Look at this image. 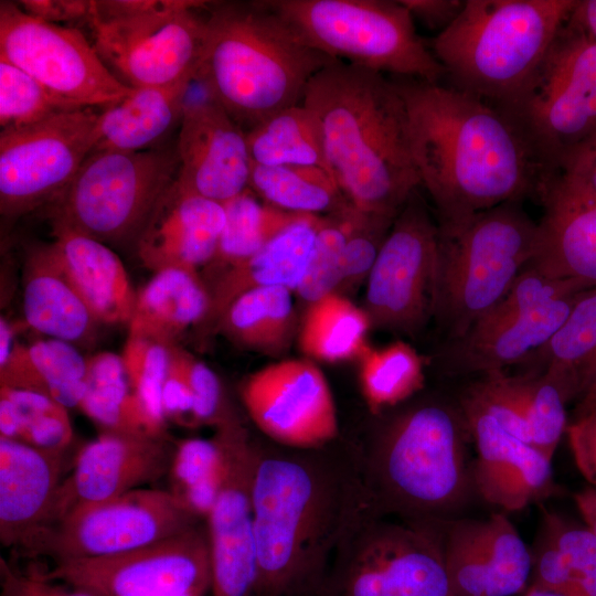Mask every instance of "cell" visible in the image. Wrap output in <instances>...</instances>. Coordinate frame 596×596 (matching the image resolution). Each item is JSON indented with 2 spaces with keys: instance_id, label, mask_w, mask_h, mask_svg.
I'll list each match as a JSON object with an SVG mask.
<instances>
[{
  "instance_id": "83f0119b",
  "label": "cell",
  "mask_w": 596,
  "mask_h": 596,
  "mask_svg": "<svg viewBox=\"0 0 596 596\" xmlns=\"http://www.w3.org/2000/svg\"><path fill=\"white\" fill-rule=\"evenodd\" d=\"M322 216L304 215L258 252L231 267L207 288L205 328H215L228 306L249 290L283 286L295 292L307 269Z\"/></svg>"
},
{
  "instance_id": "8fae6325",
  "label": "cell",
  "mask_w": 596,
  "mask_h": 596,
  "mask_svg": "<svg viewBox=\"0 0 596 596\" xmlns=\"http://www.w3.org/2000/svg\"><path fill=\"white\" fill-rule=\"evenodd\" d=\"M550 177L596 134V40L571 17L521 95L507 108Z\"/></svg>"
},
{
  "instance_id": "d6986e66",
  "label": "cell",
  "mask_w": 596,
  "mask_h": 596,
  "mask_svg": "<svg viewBox=\"0 0 596 596\" xmlns=\"http://www.w3.org/2000/svg\"><path fill=\"white\" fill-rule=\"evenodd\" d=\"M175 148L177 181L185 190L223 204L248 188L245 131L196 81L184 99Z\"/></svg>"
},
{
  "instance_id": "6f0895ef",
  "label": "cell",
  "mask_w": 596,
  "mask_h": 596,
  "mask_svg": "<svg viewBox=\"0 0 596 596\" xmlns=\"http://www.w3.org/2000/svg\"><path fill=\"white\" fill-rule=\"evenodd\" d=\"M414 21L438 33L447 29L461 12L465 0H401ZM437 33V34H438Z\"/></svg>"
},
{
  "instance_id": "7c38bea8",
  "label": "cell",
  "mask_w": 596,
  "mask_h": 596,
  "mask_svg": "<svg viewBox=\"0 0 596 596\" xmlns=\"http://www.w3.org/2000/svg\"><path fill=\"white\" fill-rule=\"evenodd\" d=\"M177 148L92 151L64 192L49 205L52 223L102 243L140 234L158 200L177 178Z\"/></svg>"
},
{
  "instance_id": "277c9868",
  "label": "cell",
  "mask_w": 596,
  "mask_h": 596,
  "mask_svg": "<svg viewBox=\"0 0 596 596\" xmlns=\"http://www.w3.org/2000/svg\"><path fill=\"white\" fill-rule=\"evenodd\" d=\"M392 411L353 445L368 512L434 525L451 520L473 489L461 408L426 397Z\"/></svg>"
},
{
  "instance_id": "ab89813d",
  "label": "cell",
  "mask_w": 596,
  "mask_h": 596,
  "mask_svg": "<svg viewBox=\"0 0 596 596\" xmlns=\"http://www.w3.org/2000/svg\"><path fill=\"white\" fill-rule=\"evenodd\" d=\"M223 207L225 224L214 257L204 267L210 285L227 269L258 252L288 225L307 215L276 209L263 202L249 188L223 203Z\"/></svg>"
},
{
  "instance_id": "f6af8a7d",
  "label": "cell",
  "mask_w": 596,
  "mask_h": 596,
  "mask_svg": "<svg viewBox=\"0 0 596 596\" xmlns=\"http://www.w3.org/2000/svg\"><path fill=\"white\" fill-rule=\"evenodd\" d=\"M523 404L531 445L552 460L566 432V400L543 373L528 372L513 376Z\"/></svg>"
},
{
  "instance_id": "4fadbf2b",
  "label": "cell",
  "mask_w": 596,
  "mask_h": 596,
  "mask_svg": "<svg viewBox=\"0 0 596 596\" xmlns=\"http://www.w3.org/2000/svg\"><path fill=\"white\" fill-rule=\"evenodd\" d=\"M201 522L169 490L138 488L68 514L17 552L54 563L103 557L161 542Z\"/></svg>"
},
{
  "instance_id": "ac0fdd59",
  "label": "cell",
  "mask_w": 596,
  "mask_h": 596,
  "mask_svg": "<svg viewBox=\"0 0 596 596\" xmlns=\"http://www.w3.org/2000/svg\"><path fill=\"white\" fill-rule=\"evenodd\" d=\"M238 393L249 419L277 445L311 449L340 437L330 385L308 358L281 360L258 369L241 382Z\"/></svg>"
},
{
  "instance_id": "7a4b0ae2",
  "label": "cell",
  "mask_w": 596,
  "mask_h": 596,
  "mask_svg": "<svg viewBox=\"0 0 596 596\" xmlns=\"http://www.w3.org/2000/svg\"><path fill=\"white\" fill-rule=\"evenodd\" d=\"M393 81L406 105L415 167L438 225L507 202L540 201L552 178L507 113L440 82Z\"/></svg>"
},
{
  "instance_id": "836d02e7",
  "label": "cell",
  "mask_w": 596,
  "mask_h": 596,
  "mask_svg": "<svg viewBox=\"0 0 596 596\" xmlns=\"http://www.w3.org/2000/svg\"><path fill=\"white\" fill-rule=\"evenodd\" d=\"M87 359L72 343L53 338L17 341L0 366V385L43 393L66 408H78L87 389Z\"/></svg>"
},
{
  "instance_id": "f546056e",
  "label": "cell",
  "mask_w": 596,
  "mask_h": 596,
  "mask_svg": "<svg viewBox=\"0 0 596 596\" xmlns=\"http://www.w3.org/2000/svg\"><path fill=\"white\" fill-rule=\"evenodd\" d=\"M52 249L102 324H128L136 294L120 258L104 243L52 223Z\"/></svg>"
},
{
  "instance_id": "9c48e42d",
  "label": "cell",
  "mask_w": 596,
  "mask_h": 596,
  "mask_svg": "<svg viewBox=\"0 0 596 596\" xmlns=\"http://www.w3.org/2000/svg\"><path fill=\"white\" fill-rule=\"evenodd\" d=\"M304 39L331 58L396 77L438 83L446 76L393 0H268Z\"/></svg>"
},
{
  "instance_id": "3957f363",
  "label": "cell",
  "mask_w": 596,
  "mask_h": 596,
  "mask_svg": "<svg viewBox=\"0 0 596 596\" xmlns=\"http://www.w3.org/2000/svg\"><path fill=\"white\" fill-rule=\"evenodd\" d=\"M328 171L355 211L395 219L421 188L405 102L380 72L336 61L309 82Z\"/></svg>"
},
{
  "instance_id": "7bdbcfd3",
  "label": "cell",
  "mask_w": 596,
  "mask_h": 596,
  "mask_svg": "<svg viewBox=\"0 0 596 596\" xmlns=\"http://www.w3.org/2000/svg\"><path fill=\"white\" fill-rule=\"evenodd\" d=\"M17 415L18 440L35 448L63 455L73 440L67 408L52 397L23 389L0 385Z\"/></svg>"
},
{
  "instance_id": "8992f818",
  "label": "cell",
  "mask_w": 596,
  "mask_h": 596,
  "mask_svg": "<svg viewBox=\"0 0 596 596\" xmlns=\"http://www.w3.org/2000/svg\"><path fill=\"white\" fill-rule=\"evenodd\" d=\"M578 0H465L432 43L450 86L504 109L523 92Z\"/></svg>"
},
{
  "instance_id": "8d00e7d4",
  "label": "cell",
  "mask_w": 596,
  "mask_h": 596,
  "mask_svg": "<svg viewBox=\"0 0 596 596\" xmlns=\"http://www.w3.org/2000/svg\"><path fill=\"white\" fill-rule=\"evenodd\" d=\"M241 425L244 423L216 429L210 438L174 441L169 491L199 520H206L219 498L227 472L231 437Z\"/></svg>"
},
{
  "instance_id": "d590c367",
  "label": "cell",
  "mask_w": 596,
  "mask_h": 596,
  "mask_svg": "<svg viewBox=\"0 0 596 596\" xmlns=\"http://www.w3.org/2000/svg\"><path fill=\"white\" fill-rule=\"evenodd\" d=\"M292 294L283 286L244 292L228 306L214 329L236 345L280 355L288 350L297 332Z\"/></svg>"
},
{
  "instance_id": "ba28073f",
  "label": "cell",
  "mask_w": 596,
  "mask_h": 596,
  "mask_svg": "<svg viewBox=\"0 0 596 596\" xmlns=\"http://www.w3.org/2000/svg\"><path fill=\"white\" fill-rule=\"evenodd\" d=\"M210 1H93L91 43L110 73L131 88L195 78Z\"/></svg>"
},
{
  "instance_id": "681fc988",
  "label": "cell",
  "mask_w": 596,
  "mask_h": 596,
  "mask_svg": "<svg viewBox=\"0 0 596 596\" xmlns=\"http://www.w3.org/2000/svg\"><path fill=\"white\" fill-rule=\"evenodd\" d=\"M170 347L153 339L128 334L120 354L132 392L162 425L167 421L161 394L169 366Z\"/></svg>"
},
{
  "instance_id": "ee69618b",
  "label": "cell",
  "mask_w": 596,
  "mask_h": 596,
  "mask_svg": "<svg viewBox=\"0 0 596 596\" xmlns=\"http://www.w3.org/2000/svg\"><path fill=\"white\" fill-rule=\"evenodd\" d=\"M78 107L49 91L31 75L0 58L1 130L30 126Z\"/></svg>"
},
{
  "instance_id": "5b68a950",
  "label": "cell",
  "mask_w": 596,
  "mask_h": 596,
  "mask_svg": "<svg viewBox=\"0 0 596 596\" xmlns=\"http://www.w3.org/2000/svg\"><path fill=\"white\" fill-rule=\"evenodd\" d=\"M196 81L244 129L302 103L338 61L310 45L268 0L209 2Z\"/></svg>"
},
{
  "instance_id": "60d3db41",
  "label": "cell",
  "mask_w": 596,
  "mask_h": 596,
  "mask_svg": "<svg viewBox=\"0 0 596 596\" xmlns=\"http://www.w3.org/2000/svg\"><path fill=\"white\" fill-rule=\"evenodd\" d=\"M245 135L252 164L310 166L328 171L318 123L302 103L273 114Z\"/></svg>"
},
{
  "instance_id": "6125c7cd",
  "label": "cell",
  "mask_w": 596,
  "mask_h": 596,
  "mask_svg": "<svg viewBox=\"0 0 596 596\" xmlns=\"http://www.w3.org/2000/svg\"><path fill=\"white\" fill-rule=\"evenodd\" d=\"M594 411H596V379L577 401L574 419L583 417Z\"/></svg>"
},
{
  "instance_id": "f5cc1de1",
  "label": "cell",
  "mask_w": 596,
  "mask_h": 596,
  "mask_svg": "<svg viewBox=\"0 0 596 596\" xmlns=\"http://www.w3.org/2000/svg\"><path fill=\"white\" fill-rule=\"evenodd\" d=\"M161 404L166 421L180 426L195 427L193 396L178 352V344L170 347V360L162 387Z\"/></svg>"
},
{
  "instance_id": "484cf974",
  "label": "cell",
  "mask_w": 596,
  "mask_h": 596,
  "mask_svg": "<svg viewBox=\"0 0 596 596\" xmlns=\"http://www.w3.org/2000/svg\"><path fill=\"white\" fill-rule=\"evenodd\" d=\"M62 457L0 437V542L18 550L49 523Z\"/></svg>"
},
{
  "instance_id": "f35d334b",
  "label": "cell",
  "mask_w": 596,
  "mask_h": 596,
  "mask_svg": "<svg viewBox=\"0 0 596 596\" xmlns=\"http://www.w3.org/2000/svg\"><path fill=\"white\" fill-rule=\"evenodd\" d=\"M248 188L263 202L290 213L326 216L351 206L333 177L319 167L252 164Z\"/></svg>"
},
{
  "instance_id": "c3c4849f",
  "label": "cell",
  "mask_w": 596,
  "mask_h": 596,
  "mask_svg": "<svg viewBox=\"0 0 596 596\" xmlns=\"http://www.w3.org/2000/svg\"><path fill=\"white\" fill-rule=\"evenodd\" d=\"M342 257L341 280L337 294L347 296L366 281L395 219L365 214L349 207Z\"/></svg>"
},
{
  "instance_id": "52a82bcc",
  "label": "cell",
  "mask_w": 596,
  "mask_h": 596,
  "mask_svg": "<svg viewBox=\"0 0 596 596\" xmlns=\"http://www.w3.org/2000/svg\"><path fill=\"white\" fill-rule=\"evenodd\" d=\"M439 226L435 317L450 341L465 336L509 291L533 257L538 223L507 202Z\"/></svg>"
},
{
  "instance_id": "6da1fadb",
  "label": "cell",
  "mask_w": 596,
  "mask_h": 596,
  "mask_svg": "<svg viewBox=\"0 0 596 596\" xmlns=\"http://www.w3.org/2000/svg\"><path fill=\"white\" fill-rule=\"evenodd\" d=\"M255 596H317L341 541L368 511L355 448L254 439Z\"/></svg>"
},
{
  "instance_id": "816d5d0a",
  "label": "cell",
  "mask_w": 596,
  "mask_h": 596,
  "mask_svg": "<svg viewBox=\"0 0 596 596\" xmlns=\"http://www.w3.org/2000/svg\"><path fill=\"white\" fill-rule=\"evenodd\" d=\"M178 352L193 396L195 427L210 426L216 430L243 423L214 371L179 345Z\"/></svg>"
},
{
  "instance_id": "9f6ffc18",
  "label": "cell",
  "mask_w": 596,
  "mask_h": 596,
  "mask_svg": "<svg viewBox=\"0 0 596 596\" xmlns=\"http://www.w3.org/2000/svg\"><path fill=\"white\" fill-rule=\"evenodd\" d=\"M19 3L30 15L60 25L65 22L86 23L93 7L92 0H23Z\"/></svg>"
},
{
  "instance_id": "b9f144b4",
  "label": "cell",
  "mask_w": 596,
  "mask_h": 596,
  "mask_svg": "<svg viewBox=\"0 0 596 596\" xmlns=\"http://www.w3.org/2000/svg\"><path fill=\"white\" fill-rule=\"evenodd\" d=\"M424 379L421 356L402 341L380 349L369 348L360 358V390L372 415L408 401L423 389Z\"/></svg>"
},
{
  "instance_id": "7402d4cb",
  "label": "cell",
  "mask_w": 596,
  "mask_h": 596,
  "mask_svg": "<svg viewBox=\"0 0 596 596\" xmlns=\"http://www.w3.org/2000/svg\"><path fill=\"white\" fill-rule=\"evenodd\" d=\"M254 438L234 429L228 467L219 498L205 520L212 596H255L257 557L252 509Z\"/></svg>"
},
{
  "instance_id": "db71d44e",
  "label": "cell",
  "mask_w": 596,
  "mask_h": 596,
  "mask_svg": "<svg viewBox=\"0 0 596 596\" xmlns=\"http://www.w3.org/2000/svg\"><path fill=\"white\" fill-rule=\"evenodd\" d=\"M1 596H96L79 588L66 589L33 573L15 572L3 557L0 558Z\"/></svg>"
},
{
  "instance_id": "bcb514c9",
  "label": "cell",
  "mask_w": 596,
  "mask_h": 596,
  "mask_svg": "<svg viewBox=\"0 0 596 596\" xmlns=\"http://www.w3.org/2000/svg\"><path fill=\"white\" fill-rule=\"evenodd\" d=\"M541 531L563 557L571 576L570 596H596V535L585 525L543 510Z\"/></svg>"
},
{
  "instance_id": "cb8c5ba5",
  "label": "cell",
  "mask_w": 596,
  "mask_h": 596,
  "mask_svg": "<svg viewBox=\"0 0 596 596\" xmlns=\"http://www.w3.org/2000/svg\"><path fill=\"white\" fill-rule=\"evenodd\" d=\"M224 224L223 204L185 190L175 178L138 235L137 255L153 273L199 272L214 257Z\"/></svg>"
},
{
  "instance_id": "44dd1931",
  "label": "cell",
  "mask_w": 596,
  "mask_h": 596,
  "mask_svg": "<svg viewBox=\"0 0 596 596\" xmlns=\"http://www.w3.org/2000/svg\"><path fill=\"white\" fill-rule=\"evenodd\" d=\"M455 596H515L531 584L532 555L504 513L440 523Z\"/></svg>"
},
{
  "instance_id": "e575fe53",
  "label": "cell",
  "mask_w": 596,
  "mask_h": 596,
  "mask_svg": "<svg viewBox=\"0 0 596 596\" xmlns=\"http://www.w3.org/2000/svg\"><path fill=\"white\" fill-rule=\"evenodd\" d=\"M87 389L78 408L103 433L168 437L132 392L120 354L98 352L87 359Z\"/></svg>"
},
{
  "instance_id": "9a60e30c",
  "label": "cell",
  "mask_w": 596,
  "mask_h": 596,
  "mask_svg": "<svg viewBox=\"0 0 596 596\" xmlns=\"http://www.w3.org/2000/svg\"><path fill=\"white\" fill-rule=\"evenodd\" d=\"M99 111L85 107L0 131V212L15 219L52 204L97 142Z\"/></svg>"
},
{
  "instance_id": "f907efd6",
  "label": "cell",
  "mask_w": 596,
  "mask_h": 596,
  "mask_svg": "<svg viewBox=\"0 0 596 596\" xmlns=\"http://www.w3.org/2000/svg\"><path fill=\"white\" fill-rule=\"evenodd\" d=\"M590 288L593 287L578 280L550 277L526 265L505 296L479 321L493 322L530 312L564 296Z\"/></svg>"
},
{
  "instance_id": "91938a15",
  "label": "cell",
  "mask_w": 596,
  "mask_h": 596,
  "mask_svg": "<svg viewBox=\"0 0 596 596\" xmlns=\"http://www.w3.org/2000/svg\"><path fill=\"white\" fill-rule=\"evenodd\" d=\"M574 500L583 518L596 517V487L589 486L576 492Z\"/></svg>"
},
{
  "instance_id": "2e32d148",
  "label": "cell",
  "mask_w": 596,
  "mask_h": 596,
  "mask_svg": "<svg viewBox=\"0 0 596 596\" xmlns=\"http://www.w3.org/2000/svg\"><path fill=\"white\" fill-rule=\"evenodd\" d=\"M0 58L78 107L105 108L134 92L78 29L34 18L15 2L0 3Z\"/></svg>"
},
{
  "instance_id": "ffe728a7",
  "label": "cell",
  "mask_w": 596,
  "mask_h": 596,
  "mask_svg": "<svg viewBox=\"0 0 596 596\" xmlns=\"http://www.w3.org/2000/svg\"><path fill=\"white\" fill-rule=\"evenodd\" d=\"M173 449L169 437L102 433L78 450L71 475L57 489L46 528L168 476Z\"/></svg>"
},
{
  "instance_id": "d6a6232c",
  "label": "cell",
  "mask_w": 596,
  "mask_h": 596,
  "mask_svg": "<svg viewBox=\"0 0 596 596\" xmlns=\"http://www.w3.org/2000/svg\"><path fill=\"white\" fill-rule=\"evenodd\" d=\"M543 373L567 403L596 379V287L585 290L552 338L525 362Z\"/></svg>"
},
{
  "instance_id": "4316f807",
  "label": "cell",
  "mask_w": 596,
  "mask_h": 596,
  "mask_svg": "<svg viewBox=\"0 0 596 596\" xmlns=\"http://www.w3.org/2000/svg\"><path fill=\"white\" fill-rule=\"evenodd\" d=\"M584 291L530 312L475 323L465 336L451 341L446 354L448 369L458 374L482 375L524 363L557 331Z\"/></svg>"
},
{
  "instance_id": "4dcf8cb0",
  "label": "cell",
  "mask_w": 596,
  "mask_h": 596,
  "mask_svg": "<svg viewBox=\"0 0 596 596\" xmlns=\"http://www.w3.org/2000/svg\"><path fill=\"white\" fill-rule=\"evenodd\" d=\"M194 79L166 86L134 88L126 98L102 108L93 151L136 152L155 149L180 124L188 91Z\"/></svg>"
},
{
  "instance_id": "e0dca14e",
  "label": "cell",
  "mask_w": 596,
  "mask_h": 596,
  "mask_svg": "<svg viewBox=\"0 0 596 596\" xmlns=\"http://www.w3.org/2000/svg\"><path fill=\"white\" fill-rule=\"evenodd\" d=\"M36 576L63 582L96 596H173L210 587L205 522L161 542L129 552L56 562Z\"/></svg>"
},
{
  "instance_id": "603a6c76",
  "label": "cell",
  "mask_w": 596,
  "mask_h": 596,
  "mask_svg": "<svg viewBox=\"0 0 596 596\" xmlns=\"http://www.w3.org/2000/svg\"><path fill=\"white\" fill-rule=\"evenodd\" d=\"M460 408L476 449L473 490L487 503L514 512L557 492L550 458L469 398L461 396Z\"/></svg>"
},
{
  "instance_id": "30bf717a",
  "label": "cell",
  "mask_w": 596,
  "mask_h": 596,
  "mask_svg": "<svg viewBox=\"0 0 596 596\" xmlns=\"http://www.w3.org/2000/svg\"><path fill=\"white\" fill-rule=\"evenodd\" d=\"M317 596H455L440 524L365 512L336 550Z\"/></svg>"
},
{
  "instance_id": "5bb4252c",
  "label": "cell",
  "mask_w": 596,
  "mask_h": 596,
  "mask_svg": "<svg viewBox=\"0 0 596 596\" xmlns=\"http://www.w3.org/2000/svg\"><path fill=\"white\" fill-rule=\"evenodd\" d=\"M439 226L418 189L396 215L365 281L371 327L413 334L435 315Z\"/></svg>"
},
{
  "instance_id": "be15d7a7",
  "label": "cell",
  "mask_w": 596,
  "mask_h": 596,
  "mask_svg": "<svg viewBox=\"0 0 596 596\" xmlns=\"http://www.w3.org/2000/svg\"><path fill=\"white\" fill-rule=\"evenodd\" d=\"M522 596H565V595L545 590L540 587L530 585L529 588L522 594Z\"/></svg>"
},
{
  "instance_id": "f1b7e54d",
  "label": "cell",
  "mask_w": 596,
  "mask_h": 596,
  "mask_svg": "<svg viewBox=\"0 0 596 596\" xmlns=\"http://www.w3.org/2000/svg\"><path fill=\"white\" fill-rule=\"evenodd\" d=\"M22 309L34 331L74 345L91 342L100 324L58 263L51 244L35 246L28 253Z\"/></svg>"
},
{
  "instance_id": "74e56055",
  "label": "cell",
  "mask_w": 596,
  "mask_h": 596,
  "mask_svg": "<svg viewBox=\"0 0 596 596\" xmlns=\"http://www.w3.org/2000/svg\"><path fill=\"white\" fill-rule=\"evenodd\" d=\"M371 328L363 308L347 296L332 292L306 306L298 343L312 361L328 363L361 358L369 349L366 337Z\"/></svg>"
},
{
  "instance_id": "d4e9b609",
  "label": "cell",
  "mask_w": 596,
  "mask_h": 596,
  "mask_svg": "<svg viewBox=\"0 0 596 596\" xmlns=\"http://www.w3.org/2000/svg\"><path fill=\"white\" fill-rule=\"evenodd\" d=\"M535 252L529 266L554 278L596 287V196L553 177L540 198Z\"/></svg>"
},
{
  "instance_id": "94428289",
  "label": "cell",
  "mask_w": 596,
  "mask_h": 596,
  "mask_svg": "<svg viewBox=\"0 0 596 596\" xmlns=\"http://www.w3.org/2000/svg\"><path fill=\"white\" fill-rule=\"evenodd\" d=\"M14 331L9 321L0 318V366H2L12 353L15 344Z\"/></svg>"
},
{
  "instance_id": "1f68e13d",
  "label": "cell",
  "mask_w": 596,
  "mask_h": 596,
  "mask_svg": "<svg viewBox=\"0 0 596 596\" xmlns=\"http://www.w3.org/2000/svg\"><path fill=\"white\" fill-rule=\"evenodd\" d=\"M209 308V288L199 272L161 269L136 294L128 334L174 345L187 330L203 323Z\"/></svg>"
},
{
  "instance_id": "e7e4bbea",
  "label": "cell",
  "mask_w": 596,
  "mask_h": 596,
  "mask_svg": "<svg viewBox=\"0 0 596 596\" xmlns=\"http://www.w3.org/2000/svg\"><path fill=\"white\" fill-rule=\"evenodd\" d=\"M210 587H198L173 596H205Z\"/></svg>"
},
{
  "instance_id": "7dc6e473",
  "label": "cell",
  "mask_w": 596,
  "mask_h": 596,
  "mask_svg": "<svg viewBox=\"0 0 596 596\" xmlns=\"http://www.w3.org/2000/svg\"><path fill=\"white\" fill-rule=\"evenodd\" d=\"M347 210L322 216L307 269L295 290L306 306L336 292L339 287L347 234Z\"/></svg>"
},
{
  "instance_id": "11a10c76",
  "label": "cell",
  "mask_w": 596,
  "mask_h": 596,
  "mask_svg": "<svg viewBox=\"0 0 596 596\" xmlns=\"http://www.w3.org/2000/svg\"><path fill=\"white\" fill-rule=\"evenodd\" d=\"M566 433L578 470L589 486L596 487V411L574 419Z\"/></svg>"
},
{
  "instance_id": "680465c9",
  "label": "cell",
  "mask_w": 596,
  "mask_h": 596,
  "mask_svg": "<svg viewBox=\"0 0 596 596\" xmlns=\"http://www.w3.org/2000/svg\"><path fill=\"white\" fill-rule=\"evenodd\" d=\"M572 15L596 40V0H578Z\"/></svg>"
}]
</instances>
